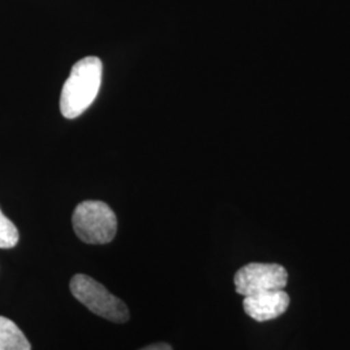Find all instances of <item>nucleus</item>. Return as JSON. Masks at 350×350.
<instances>
[{"instance_id":"nucleus-7","label":"nucleus","mask_w":350,"mask_h":350,"mask_svg":"<svg viewBox=\"0 0 350 350\" xmlns=\"http://www.w3.org/2000/svg\"><path fill=\"white\" fill-rule=\"evenodd\" d=\"M18 239L17 227L0 211V248L11 250L17 245Z\"/></svg>"},{"instance_id":"nucleus-6","label":"nucleus","mask_w":350,"mask_h":350,"mask_svg":"<svg viewBox=\"0 0 350 350\" xmlns=\"http://www.w3.org/2000/svg\"><path fill=\"white\" fill-rule=\"evenodd\" d=\"M0 350H31L18 325L5 317H0Z\"/></svg>"},{"instance_id":"nucleus-4","label":"nucleus","mask_w":350,"mask_h":350,"mask_svg":"<svg viewBox=\"0 0 350 350\" xmlns=\"http://www.w3.org/2000/svg\"><path fill=\"white\" fill-rule=\"evenodd\" d=\"M239 295L284 289L288 283L287 270L278 263H250L243 266L234 278Z\"/></svg>"},{"instance_id":"nucleus-5","label":"nucleus","mask_w":350,"mask_h":350,"mask_svg":"<svg viewBox=\"0 0 350 350\" xmlns=\"http://www.w3.org/2000/svg\"><path fill=\"white\" fill-rule=\"evenodd\" d=\"M289 302L287 292H284V289H276L245 296L243 306L250 318L257 322H266L286 313Z\"/></svg>"},{"instance_id":"nucleus-2","label":"nucleus","mask_w":350,"mask_h":350,"mask_svg":"<svg viewBox=\"0 0 350 350\" xmlns=\"http://www.w3.org/2000/svg\"><path fill=\"white\" fill-rule=\"evenodd\" d=\"M72 221L77 237L88 244H108L117 234V217L103 201L81 202Z\"/></svg>"},{"instance_id":"nucleus-8","label":"nucleus","mask_w":350,"mask_h":350,"mask_svg":"<svg viewBox=\"0 0 350 350\" xmlns=\"http://www.w3.org/2000/svg\"><path fill=\"white\" fill-rule=\"evenodd\" d=\"M140 350H173V348L166 342H157V344H152V345H148Z\"/></svg>"},{"instance_id":"nucleus-1","label":"nucleus","mask_w":350,"mask_h":350,"mask_svg":"<svg viewBox=\"0 0 350 350\" xmlns=\"http://www.w3.org/2000/svg\"><path fill=\"white\" fill-rule=\"evenodd\" d=\"M101 75L103 63L99 57L88 56L75 64L60 96V111L65 118L73 120L88 109L99 94Z\"/></svg>"},{"instance_id":"nucleus-3","label":"nucleus","mask_w":350,"mask_h":350,"mask_svg":"<svg viewBox=\"0 0 350 350\" xmlns=\"http://www.w3.org/2000/svg\"><path fill=\"white\" fill-rule=\"evenodd\" d=\"M70 291L77 300L83 304L88 310L114 323H125L130 312L125 302L92 279L91 276L78 274L70 280Z\"/></svg>"}]
</instances>
